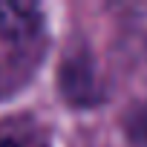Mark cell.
<instances>
[{"mask_svg": "<svg viewBox=\"0 0 147 147\" xmlns=\"http://www.w3.org/2000/svg\"><path fill=\"white\" fill-rule=\"evenodd\" d=\"M63 95L75 98L81 104H90L98 98V87H95V72L90 69V61L87 55H78V58H69L63 61Z\"/></svg>", "mask_w": 147, "mask_h": 147, "instance_id": "obj_2", "label": "cell"}, {"mask_svg": "<svg viewBox=\"0 0 147 147\" xmlns=\"http://www.w3.org/2000/svg\"><path fill=\"white\" fill-rule=\"evenodd\" d=\"M0 147H20L15 138H0Z\"/></svg>", "mask_w": 147, "mask_h": 147, "instance_id": "obj_4", "label": "cell"}, {"mask_svg": "<svg viewBox=\"0 0 147 147\" xmlns=\"http://www.w3.org/2000/svg\"><path fill=\"white\" fill-rule=\"evenodd\" d=\"M46 55V20L32 3L0 0V101L20 92Z\"/></svg>", "mask_w": 147, "mask_h": 147, "instance_id": "obj_1", "label": "cell"}, {"mask_svg": "<svg viewBox=\"0 0 147 147\" xmlns=\"http://www.w3.org/2000/svg\"><path fill=\"white\" fill-rule=\"evenodd\" d=\"M124 130H127V136H130L133 144H147V101L144 104H136L127 113Z\"/></svg>", "mask_w": 147, "mask_h": 147, "instance_id": "obj_3", "label": "cell"}]
</instances>
